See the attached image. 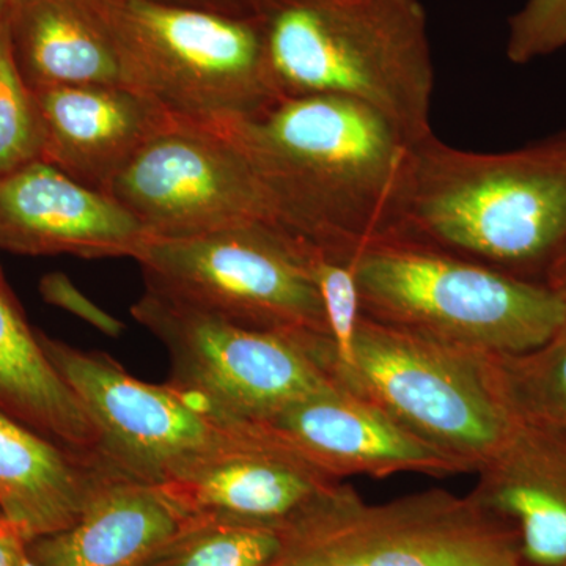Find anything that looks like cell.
Instances as JSON below:
<instances>
[{
	"label": "cell",
	"mask_w": 566,
	"mask_h": 566,
	"mask_svg": "<svg viewBox=\"0 0 566 566\" xmlns=\"http://www.w3.org/2000/svg\"><path fill=\"white\" fill-rule=\"evenodd\" d=\"M200 125L240 150L277 226L294 237L352 262L392 232L415 144L367 104L300 96L251 117Z\"/></svg>",
	"instance_id": "cell-1"
},
{
	"label": "cell",
	"mask_w": 566,
	"mask_h": 566,
	"mask_svg": "<svg viewBox=\"0 0 566 566\" xmlns=\"http://www.w3.org/2000/svg\"><path fill=\"white\" fill-rule=\"evenodd\" d=\"M389 237L545 283L566 244V129L501 153L416 142Z\"/></svg>",
	"instance_id": "cell-2"
},
{
	"label": "cell",
	"mask_w": 566,
	"mask_h": 566,
	"mask_svg": "<svg viewBox=\"0 0 566 566\" xmlns=\"http://www.w3.org/2000/svg\"><path fill=\"white\" fill-rule=\"evenodd\" d=\"M281 98L345 96L412 144L433 134L434 63L422 0H248Z\"/></svg>",
	"instance_id": "cell-3"
},
{
	"label": "cell",
	"mask_w": 566,
	"mask_h": 566,
	"mask_svg": "<svg viewBox=\"0 0 566 566\" xmlns=\"http://www.w3.org/2000/svg\"><path fill=\"white\" fill-rule=\"evenodd\" d=\"M352 264L364 316L463 352L527 353L566 326L545 283L401 238L371 241Z\"/></svg>",
	"instance_id": "cell-4"
},
{
	"label": "cell",
	"mask_w": 566,
	"mask_h": 566,
	"mask_svg": "<svg viewBox=\"0 0 566 566\" xmlns=\"http://www.w3.org/2000/svg\"><path fill=\"white\" fill-rule=\"evenodd\" d=\"M134 260L145 290L290 338L334 378L333 338L303 238L273 223H245L193 237L148 238Z\"/></svg>",
	"instance_id": "cell-5"
},
{
	"label": "cell",
	"mask_w": 566,
	"mask_h": 566,
	"mask_svg": "<svg viewBox=\"0 0 566 566\" xmlns=\"http://www.w3.org/2000/svg\"><path fill=\"white\" fill-rule=\"evenodd\" d=\"M126 85L193 123L251 117L281 102L251 17L155 0H92Z\"/></svg>",
	"instance_id": "cell-6"
},
{
	"label": "cell",
	"mask_w": 566,
	"mask_h": 566,
	"mask_svg": "<svg viewBox=\"0 0 566 566\" xmlns=\"http://www.w3.org/2000/svg\"><path fill=\"white\" fill-rule=\"evenodd\" d=\"M39 338L91 416L104 460L129 479L158 486L223 458L296 457L262 423L238 419L200 395L169 381H142L109 354L85 352L41 331Z\"/></svg>",
	"instance_id": "cell-7"
},
{
	"label": "cell",
	"mask_w": 566,
	"mask_h": 566,
	"mask_svg": "<svg viewBox=\"0 0 566 566\" xmlns=\"http://www.w3.org/2000/svg\"><path fill=\"white\" fill-rule=\"evenodd\" d=\"M268 566H524L515 531L471 494L430 488L368 504L340 483L290 521Z\"/></svg>",
	"instance_id": "cell-8"
},
{
	"label": "cell",
	"mask_w": 566,
	"mask_h": 566,
	"mask_svg": "<svg viewBox=\"0 0 566 566\" xmlns=\"http://www.w3.org/2000/svg\"><path fill=\"white\" fill-rule=\"evenodd\" d=\"M338 386L464 461L474 474L512 423L488 386L480 354L364 315L354 338L353 368Z\"/></svg>",
	"instance_id": "cell-9"
},
{
	"label": "cell",
	"mask_w": 566,
	"mask_h": 566,
	"mask_svg": "<svg viewBox=\"0 0 566 566\" xmlns=\"http://www.w3.org/2000/svg\"><path fill=\"white\" fill-rule=\"evenodd\" d=\"M132 315L166 348L169 382L238 419L263 423L340 387L296 342L238 326L150 290L134 303Z\"/></svg>",
	"instance_id": "cell-10"
},
{
	"label": "cell",
	"mask_w": 566,
	"mask_h": 566,
	"mask_svg": "<svg viewBox=\"0 0 566 566\" xmlns=\"http://www.w3.org/2000/svg\"><path fill=\"white\" fill-rule=\"evenodd\" d=\"M104 192L150 238L193 237L256 222L277 226L262 182L232 142L177 117Z\"/></svg>",
	"instance_id": "cell-11"
},
{
	"label": "cell",
	"mask_w": 566,
	"mask_h": 566,
	"mask_svg": "<svg viewBox=\"0 0 566 566\" xmlns=\"http://www.w3.org/2000/svg\"><path fill=\"white\" fill-rule=\"evenodd\" d=\"M290 452L335 480L403 474H474L464 461L428 444L344 387L315 395L263 422Z\"/></svg>",
	"instance_id": "cell-12"
},
{
	"label": "cell",
	"mask_w": 566,
	"mask_h": 566,
	"mask_svg": "<svg viewBox=\"0 0 566 566\" xmlns=\"http://www.w3.org/2000/svg\"><path fill=\"white\" fill-rule=\"evenodd\" d=\"M148 233L109 193L51 164L0 175V249L20 255L136 259Z\"/></svg>",
	"instance_id": "cell-13"
},
{
	"label": "cell",
	"mask_w": 566,
	"mask_h": 566,
	"mask_svg": "<svg viewBox=\"0 0 566 566\" xmlns=\"http://www.w3.org/2000/svg\"><path fill=\"white\" fill-rule=\"evenodd\" d=\"M41 161L88 188L104 189L175 117L129 85H69L35 92Z\"/></svg>",
	"instance_id": "cell-14"
},
{
	"label": "cell",
	"mask_w": 566,
	"mask_h": 566,
	"mask_svg": "<svg viewBox=\"0 0 566 566\" xmlns=\"http://www.w3.org/2000/svg\"><path fill=\"white\" fill-rule=\"evenodd\" d=\"M472 497L515 531L524 566H566V434L513 420Z\"/></svg>",
	"instance_id": "cell-15"
},
{
	"label": "cell",
	"mask_w": 566,
	"mask_h": 566,
	"mask_svg": "<svg viewBox=\"0 0 566 566\" xmlns=\"http://www.w3.org/2000/svg\"><path fill=\"white\" fill-rule=\"evenodd\" d=\"M340 483L297 457L245 453L158 488L186 520L219 517L285 526Z\"/></svg>",
	"instance_id": "cell-16"
},
{
	"label": "cell",
	"mask_w": 566,
	"mask_h": 566,
	"mask_svg": "<svg viewBox=\"0 0 566 566\" xmlns=\"http://www.w3.org/2000/svg\"><path fill=\"white\" fill-rule=\"evenodd\" d=\"M186 521L158 486L115 472L71 526L25 549L36 566H140Z\"/></svg>",
	"instance_id": "cell-17"
},
{
	"label": "cell",
	"mask_w": 566,
	"mask_h": 566,
	"mask_svg": "<svg viewBox=\"0 0 566 566\" xmlns=\"http://www.w3.org/2000/svg\"><path fill=\"white\" fill-rule=\"evenodd\" d=\"M115 469L55 444L0 409V513L25 543L66 528Z\"/></svg>",
	"instance_id": "cell-18"
},
{
	"label": "cell",
	"mask_w": 566,
	"mask_h": 566,
	"mask_svg": "<svg viewBox=\"0 0 566 566\" xmlns=\"http://www.w3.org/2000/svg\"><path fill=\"white\" fill-rule=\"evenodd\" d=\"M3 21L14 62L31 91L126 85L92 0H11Z\"/></svg>",
	"instance_id": "cell-19"
},
{
	"label": "cell",
	"mask_w": 566,
	"mask_h": 566,
	"mask_svg": "<svg viewBox=\"0 0 566 566\" xmlns=\"http://www.w3.org/2000/svg\"><path fill=\"white\" fill-rule=\"evenodd\" d=\"M0 409L55 444L106 463L91 416L44 353L7 281H0Z\"/></svg>",
	"instance_id": "cell-20"
},
{
	"label": "cell",
	"mask_w": 566,
	"mask_h": 566,
	"mask_svg": "<svg viewBox=\"0 0 566 566\" xmlns=\"http://www.w3.org/2000/svg\"><path fill=\"white\" fill-rule=\"evenodd\" d=\"M488 386L506 416L566 434V326L521 354H480Z\"/></svg>",
	"instance_id": "cell-21"
},
{
	"label": "cell",
	"mask_w": 566,
	"mask_h": 566,
	"mask_svg": "<svg viewBox=\"0 0 566 566\" xmlns=\"http://www.w3.org/2000/svg\"><path fill=\"white\" fill-rule=\"evenodd\" d=\"M285 526L196 517L140 566H268L282 549Z\"/></svg>",
	"instance_id": "cell-22"
},
{
	"label": "cell",
	"mask_w": 566,
	"mask_h": 566,
	"mask_svg": "<svg viewBox=\"0 0 566 566\" xmlns=\"http://www.w3.org/2000/svg\"><path fill=\"white\" fill-rule=\"evenodd\" d=\"M43 123L35 92L22 80L6 21L0 22V175L39 161Z\"/></svg>",
	"instance_id": "cell-23"
},
{
	"label": "cell",
	"mask_w": 566,
	"mask_h": 566,
	"mask_svg": "<svg viewBox=\"0 0 566 566\" xmlns=\"http://www.w3.org/2000/svg\"><path fill=\"white\" fill-rule=\"evenodd\" d=\"M304 259L326 312L327 327H329L335 360H337L335 381L338 385L353 368L354 338H356L357 324L363 318L356 275H354L352 262L331 255L305 240Z\"/></svg>",
	"instance_id": "cell-24"
},
{
	"label": "cell",
	"mask_w": 566,
	"mask_h": 566,
	"mask_svg": "<svg viewBox=\"0 0 566 566\" xmlns=\"http://www.w3.org/2000/svg\"><path fill=\"white\" fill-rule=\"evenodd\" d=\"M566 48V0H527L509 20L506 57L524 65Z\"/></svg>",
	"instance_id": "cell-25"
},
{
	"label": "cell",
	"mask_w": 566,
	"mask_h": 566,
	"mask_svg": "<svg viewBox=\"0 0 566 566\" xmlns=\"http://www.w3.org/2000/svg\"><path fill=\"white\" fill-rule=\"evenodd\" d=\"M40 294L48 304L55 305L62 311L70 312L91 326L98 329L107 337L118 338L125 333V323L115 318L109 312L104 311L88 300L84 293L70 281L69 275L63 273H50L40 281Z\"/></svg>",
	"instance_id": "cell-26"
},
{
	"label": "cell",
	"mask_w": 566,
	"mask_h": 566,
	"mask_svg": "<svg viewBox=\"0 0 566 566\" xmlns=\"http://www.w3.org/2000/svg\"><path fill=\"white\" fill-rule=\"evenodd\" d=\"M24 549L21 532L0 513V566H20Z\"/></svg>",
	"instance_id": "cell-27"
},
{
	"label": "cell",
	"mask_w": 566,
	"mask_h": 566,
	"mask_svg": "<svg viewBox=\"0 0 566 566\" xmlns=\"http://www.w3.org/2000/svg\"><path fill=\"white\" fill-rule=\"evenodd\" d=\"M155 2L212 11V13L229 14V17H251L248 0H155Z\"/></svg>",
	"instance_id": "cell-28"
},
{
	"label": "cell",
	"mask_w": 566,
	"mask_h": 566,
	"mask_svg": "<svg viewBox=\"0 0 566 566\" xmlns=\"http://www.w3.org/2000/svg\"><path fill=\"white\" fill-rule=\"evenodd\" d=\"M546 285L560 297L566 307V244L546 275Z\"/></svg>",
	"instance_id": "cell-29"
},
{
	"label": "cell",
	"mask_w": 566,
	"mask_h": 566,
	"mask_svg": "<svg viewBox=\"0 0 566 566\" xmlns=\"http://www.w3.org/2000/svg\"><path fill=\"white\" fill-rule=\"evenodd\" d=\"M11 0H0V22L6 20L7 10H9Z\"/></svg>",
	"instance_id": "cell-30"
},
{
	"label": "cell",
	"mask_w": 566,
	"mask_h": 566,
	"mask_svg": "<svg viewBox=\"0 0 566 566\" xmlns=\"http://www.w3.org/2000/svg\"><path fill=\"white\" fill-rule=\"evenodd\" d=\"M20 566H36L33 564L31 557H29L28 549H24V554H22Z\"/></svg>",
	"instance_id": "cell-31"
},
{
	"label": "cell",
	"mask_w": 566,
	"mask_h": 566,
	"mask_svg": "<svg viewBox=\"0 0 566 566\" xmlns=\"http://www.w3.org/2000/svg\"><path fill=\"white\" fill-rule=\"evenodd\" d=\"M0 281H6V277H3L2 270H0Z\"/></svg>",
	"instance_id": "cell-32"
}]
</instances>
